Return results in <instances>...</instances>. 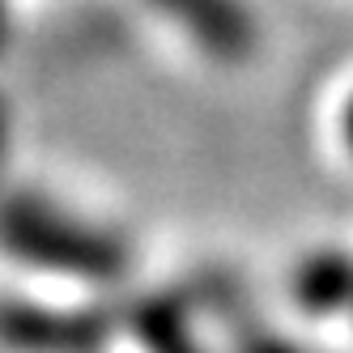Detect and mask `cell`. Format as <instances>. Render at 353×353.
Returning <instances> with one entry per match:
<instances>
[{"instance_id": "1", "label": "cell", "mask_w": 353, "mask_h": 353, "mask_svg": "<svg viewBox=\"0 0 353 353\" xmlns=\"http://www.w3.org/2000/svg\"><path fill=\"white\" fill-rule=\"evenodd\" d=\"M0 247L34 268L81 276V281H115L128 264L119 239L30 196L9 200L0 209Z\"/></svg>"}, {"instance_id": "2", "label": "cell", "mask_w": 353, "mask_h": 353, "mask_svg": "<svg viewBox=\"0 0 353 353\" xmlns=\"http://www.w3.org/2000/svg\"><path fill=\"white\" fill-rule=\"evenodd\" d=\"M107 341L103 311H56L34 302L0 307V345L17 353H98Z\"/></svg>"}, {"instance_id": "3", "label": "cell", "mask_w": 353, "mask_h": 353, "mask_svg": "<svg viewBox=\"0 0 353 353\" xmlns=\"http://www.w3.org/2000/svg\"><path fill=\"white\" fill-rule=\"evenodd\" d=\"M149 5L174 21L209 60L239 64L260 43V26L243 0H149Z\"/></svg>"}, {"instance_id": "4", "label": "cell", "mask_w": 353, "mask_h": 353, "mask_svg": "<svg viewBox=\"0 0 353 353\" xmlns=\"http://www.w3.org/2000/svg\"><path fill=\"white\" fill-rule=\"evenodd\" d=\"M294 298L311 315H332L353 302V260L345 251H311L294 272Z\"/></svg>"}, {"instance_id": "5", "label": "cell", "mask_w": 353, "mask_h": 353, "mask_svg": "<svg viewBox=\"0 0 353 353\" xmlns=\"http://www.w3.org/2000/svg\"><path fill=\"white\" fill-rule=\"evenodd\" d=\"M128 327H132V336L141 341L145 353H200L183 302L170 298V294L137 302L128 311Z\"/></svg>"}, {"instance_id": "6", "label": "cell", "mask_w": 353, "mask_h": 353, "mask_svg": "<svg viewBox=\"0 0 353 353\" xmlns=\"http://www.w3.org/2000/svg\"><path fill=\"white\" fill-rule=\"evenodd\" d=\"M239 353H298L290 341H281V336H272V332H264V327H256V332H247L243 341H239Z\"/></svg>"}, {"instance_id": "7", "label": "cell", "mask_w": 353, "mask_h": 353, "mask_svg": "<svg viewBox=\"0 0 353 353\" xmlns=\"http://www.w3.org/2000/svg\"><path fill=\"white\" fill-rule=\"evenodd\" d=\"M341 132H345V145H349V154H353V98H349L345 111H341Z\"/></svg>"}, {"instance_id": "8", "label": "cell", "mask_w": 353, "mask_h": 353, "mask_svg": "<svg viewBox=\"0 0 353 353\" xmlns=\"http://www.w3.org/2000/svg\"><path fill=\"white\" fill-rule=\"evenodd\" d=\"M0 39H5V0H0Z\"/></svg>"}]
</instances>
